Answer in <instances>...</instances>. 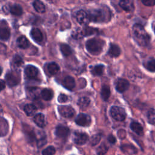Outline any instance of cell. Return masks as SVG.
<instances>
[{
  "label": "cell",
  "mask_w": 155,
  "mask_h": 155,
  "mask_svg": "<svg viewBox=\"0 0 155 155\" xmlns=\"http://www.w3.org/2000/svg\"><path fill=\"white\" fill-rule=\"evenodd\" d=\"M110 96V87L107 85H104L102 87L101 89V96L104 101H107Z\"/></svg>",
  "instance_id": "30"
},
{
  "label": "cell",
  "mask_w": 155,
  "mask_h": 155,
  "mask_svg": "<svg viewBox=\"0 0 155 155\" xmlns=\"http://www.w3.org/2000/svg\"><path fill=\"white\" fill-rule=\"evenodd\" d=\"M130 86L129 82L122 78L118 79L116 84V89L119 93H123L126 91Z\"/></svg>",
  "instance_id": "12"
},
{
  "label": "cell",
  "mask_w": 155,
  "mask_h": 155,
  "mask_svg": "<svg viewBox=\"0 0 155 155\" xmlns=\"http://www.w3.org/2000/svg\"><path fill=\"white\" fill-rule=\"evenodd\" d=\"M97 31L96 28H93L90 27H85L82 30V35L83 36H90L93 35Z\"/></svg>",
  "instance_id": "34"
},
{
  "label": "cell",
  "mask_w": 155,
  "mask_h": 155,
  "mask_svg": "<svg viewBox=\"0 0 155 155\" xmlns=\"http://www.w3.org/2000/svg\"><path fill=\"white\" fill-rule=\"evenodd\" d=\"M5 82L4 80L1 79V83H0V87H1V91L3 90L5 88Z\"/></svg>",
  "instance_id": "45"
},
{
  "label": "cell",
  "mask_w": 155,
  "mask_h": 155,
  "mask_svg": "<svg viewBox=\"0 0 155 155\" xmlns=\"http://www.w3.org/2000/svg\"><path fill=\"white\" fill-rule=\"evenodd\" d=\"M90 103V100L87 97H81L78 101V105L81 109L86 108Z\"/></svg>",
  "instance_id": "29"
},
{
  "label": "cell",
  "mask_w": 155,
  "mask_h": 155,
  "mask_svg": "<svg viewBox=\"0 0 155 155\" xmlns=\"http://www.w3.org/2000/svg\"><path fill=\"white\" fill-rule=\"evenodd\" d=\"M38 88H33L31 90H29V93H30V96H31V97H37L39 93L38 92Z\"/></svg>",
  "instance_id": "41"
},
{
  "label": "cell",
  "mask_w": 155,
  "mask_h": 155,
  "mask_svg": "<svg viewBox=\"0 0 155 155\" xmlns=\"http://www.w3.org/2000/svg\"><path fill=\"white\" fill-rule=\"evenodd\" d=\"M88 139V135L82 132H79V131H75L73 133L72 140L73 142L75 144L79 145H82L85 144L87 141Z\"/></svg>",
  "instance_id": "6"
},
{
  "label": "cell",
  "mask_w": 155,
  "mask_h": 155,
  "mask_svg": "<svg viewBox=\"0 0 155 155\" xmlns=\"http://www.w3.org/2000/svg\"><path fill=\"white\" fill-rule=\"evenodd\" d=\"M24 73L26 76L28 78H35L38 74V69L31 65H28L25 67Z\"/></svg>",
  "instance_id": "13"
},
{
  "label": "cell",
  "mask_w": 155,
  "mask_h": 155,
  "mask_svg": "<svg viewBox=\"0 0 155 155\" xmlns=\"http://www.w3.org/2000/svg\"><path fill=\"white\" fill-rule=\"evenodd\" d=\"M30 36L36 42H41L43 39V35L41 30L38 28H33L30 31Z\"/></svg>",
  "instance_id": "14"
},
{
  "label": "cell",
  "mask_w": 155,
  "mask_h": 155,
  "mask_svg": "<svg viewBox=\"0 0 155 155\" xmlns=\"http://www.w3.org/2000/svg\"><path fill=\"white\" fill-rule=\"evenodd\" d=\"M0 131H1V136H5L8 131V125L5 119L3 117H1V124H0Z\"/></svg>",
  "instance_id": "26"
},
{
  "label": "cell",
  "mask_w": 155,
  "mask_h": 155,
  "mask_svg": "<svg viewBox=\"0 0 155 155\" xmlns=\"http://www.w3.org/2000/svg\"><path fill=\"white\" fill-rule=\"evenodd\" d=\"M56 152V149L53 146H48L44 149L42 151V155H54Z\"/></svg>",
  "instance_id": "36"
},
{
  "label": "cell",
  "mask_w": 155,
  "mask_h": 155,
  "mask_svg": "<svg viewBox=\"0 0 155 155\" xmlns=\"http://www.w3.org/2000/svg\"><path fill=\"white\" fill-rule=\"evenodd\" d=\"M154 32H155V28H154Z\"/></svg>",
  "instance_id": "46"
},
{
  "label": "cell",
  "mask_w": 155,
  "mask_h": 155,
  "mask_svg": "<svg viewBox=\"0 0 155 155\" xmlns=\"http://www.w3.org/2000/svg\"><path fill=\"white\" fill-rule=\"evenodd\" d=\"M7 22L2 20L1 22V29H0V36L2 41H7L10 36V31L7 27Z\"/></svg>",
  "instance_id": "11"
},
{
  "label": "cell",
  "mask_w": 155,
  "mask_h": 155,
  "mask_svg": "<svg viewBox=\"0 0 155 155\" xmlns=\"http://www.w3.org/2000/svg\"><path fill=\"white\" fill-rule=\"evenodd\" d=\"M24 110L28 116H32L36 113L37 108L34 105L28 104L24 106Z\"/></svg>",
  "instance_id": "23"
},
{
  "label": "cell",
  "mask_w": 155,
  "mask_h": 155,
  "mask_svg": "<svg viewBox=\"0 0 155 155\" xmlns=\"http://www.w3.org/2000/svg\"><path fill=\"white\" fill-rule=\"evenodd\" d=\"M60 50L63 55L65 56H68L70 55L72 53L71 47L66 44H61L60 45Z\"/></svg>",
  "instance_id": "31"
},
{
  "label": "cell",
  "mask_w": 155,
  "mask_h": 155,
  "mask_svg": "<svg viewBox=\"0 0 155 155\" xmlns=\"http://www.w3.org/2000/svg\"><path fill=\"white\" fill-rule=\"evenodd\" d=\"M5 80L9 87H13L19 84L20 76L18 71H12L8 72L5 75Z\"/></svg>",
  "instance_id": "5"
},
{
  "label": "cell",
  "mask_w": 155,
  "mask_h": 155,
  "mask_svg": "<svg viewBox=\"0 0 155 155\" xmlns=\"http://www.w3.org/2000/svg\"><path fill=\"white\" fill-rule=\"evenodd\" d=\"M34 122L39 127L43 128L45 127V117L42 113L36 114L33 118Z\"/></svg>",
  "instance_id": "19"
},
{
  "label": "cell",
  "mask_w": 155,
  "mask_h": 155,
  "mask_svg": "<svg viewBox=\"0 0 155 155\" xmlns=\"http://www.w3.org/2000/svg\"><path fill=\"white\" fill-rule=\"evenodd\" d=\"M133 34L135 41L138 44L142 46H145L149 44L150 37L140 24H136L133 25Z\"/></svg>",
  "instance_id": "1"
},
{
  "label": "cell",
  "mask_w": 155,
  "mask_h": 155,
  "mask_svg": "<svg viewBox=\"0 0 155 155\" xmlns=\"http://www.w3.org/2000/svg\"><path fill=\"white\" fill-rule=\"evenodd\" d=\"M130 128L138 135L141 136L143 134V127L137 122H132L130 124Z\"/></svg>",
  "instance_id": "20"
},
{
  "label": "cell",
  "mask_w": 155,
  "mask_h": 155,
  "mask_svg": "<svg viewBox=\"0 0 155 155\" xmlns=\"http://www.w3.org/2000/svg\"><path fill=\"white\" fill-rule=\"evenodd\" d=\"M37 147L38 148H41L42 147H43L44 145H45L47 143V138H46V136L44 134L43 135H42L41 136H40V137L37 140Z\"/></svg>",
  "instance_id": "40"
},
{
  "label": "cell",
  "mask_w": 155,
  "mask_h": 155,
  "mask_svg": "<svg viewBox=\"0 0 155 155\" xmlns=\"http://www.w3.org/2000/svg\"><path fill=\"white\" fill-rule=\"evenodd\" d=\"M147 119L150 124H155V109L151 108L148 111Z\"/></svg>",
  "instance_id": "33"
},
{
  "label": "cell",
  "mask_w": 155,
  "mask_h": 155,
  "mask_svg": "<svg viewBox=\"0 0 155 155\" xmlns=\"http://www.w3.org/2000/svg\"><path fill=\"white\" fill-rule=\"evenodd\" d=\"M89 17L90 21L96 22H101L106 20V13L102 9L93 10L89 12Z\"/></svg>",
  "instance_id": "3"
},
{
  "label": "cell",
  "mask_w": 155,
  "mask_h": 155,
  "mask_svg": "<svg viewBox=\"0 0 155 155\" xmlns=\"http://www.w3.org/2000/svg\"><path fill=\"white\" fill-rule=\"evenodd\" d=\"M75 122L76 124L79 126L87 127L91 124V119L89 115L84 113H80L76 116Z\"/></svg>",
  "instance_id": "7"
},
{
  "label": "cell",
  "mask_w": 155,
  "mask_h": 155,
  "mask_svg": "<svg viewBox=\"0 0 155 155\" xmlns=\"http://www.w3.org/2000/svg\"><path fill=\"white\" fill-rule=\"evenodd\" d=\"M104 66L102 64L96 65L92 70V74L95 76H101L103 73Z\"/></svg>",
  "instance_id": "32"
},
{
  "label": "cell",
  "mask_w": 155,
  "mask_h": 155,
  "mask_svg": "<svg viewBox=\"0 0 155 155\" xmlns=\"http://www.w3.org/2000/svg\"><path fill=\"white\" fill-rule=\"evenodd\" d=\"M107 140L110 143H112V144H114L115 143L116 141V137L112 135V134H110L108 137H107Z\"/></svg>",
  "instance_id": "44"
},
{
  "label": "cell",
  "mask_w": 155,
  "mask_h": 155,
  "mask_svg": "<svg viewBox=\"0 0 155 155\" xmlns=\"http://www.w3.org/2000/svg\"><path fill=\"white\" fill-rule=\"evenodd\" d=\"M47 71L51 75H54L59 71V65L55 62H50L47 65Z\"/></svg>",
  "instance_id": "24"
},
{
  "label": "cell",
  "mask_w": 155,
  "mask_h": 155,
  "mask_svg": "<svg viewBox=\"0 0 155 155\" xmlns=\"http://www.w3.org/2000/svg\"><path fill=\"white\" fill-rule=\"evenodd\" d=\"M104 41L100 39L93 38L89 39L86 42L87 50L91 54H99L102 50Z\"/></svg>",
  "instance_id": "2"
},
{
  "label": "cell",
  "mask_w": 155,
  "mask_h": 155,
  "mask_svg": "<svg viewBox=\"0 0 155 155\" xmlns=\"http://www.w3.org/2000/svg\"><path fill=\"white\" fill-rule=\"evenodd\" d=\"M54 133L58 137L64 139L68 136L70 133V130L66 126H64L62 125H59L56 127Z\"/></svg>",
  "instance_id": "10"
},
{
  "label": "cell",
  "mask_w": 155,
  "mask_h": 155,
  "mask_svg": "<svg viewBox=\"0 0 155 155\" xmlns=\"http://www.w3.org/2000/svg\"><path fill=\"white\" fill-rule=\"evenodd\" d=\"M62 85L64 87H65L68 90H71L74 88L76 83H75V81L73 77H71L70 76H66L64 79V80L62 81Z\"/></svg>",
  "instance_id": "15"
},
{
  "label": "cell",
  "mask_w": 155,
  "mask_h": 155,
  "mask_svg": "<svg viewBox=\"0 0 155 155\" xmlns=\"http://www.w3.org/2000/svg\"><path fill=\"white\" fill-rule=\"evenodd\" d=\"M16 44L17 45L22 48V49H25L28 47L29 46V41L27 39V38L24 36H21L18 38L16 40Z\"/></svg>",
  "instance_id": "18"
},
{
  "label": "cell",
  "mask_w": 155,
  "mask_h": 155,
  "mask_svg": "<svg viewBox=\"0 0 155 155\" xmlns=\"http://www.w3.org/2000/svg\"><path fill=\"white\" fill-rule=\"evenodd\" d=\"M33 6L35 10L39 13H44L45 11V7L44 4L40 1H35L33 2Z\"/></svg>",
  "instance_id": "27"
},
{
  "label": "cell",
  "mask_w": 155,
  "mask_h": 155,
  "mask_svg": "<svg viewBox=\"0 0 155 155\" xmlns=\"http://www.w3.org/2000/svg\"><path fill=\"white\" fill-rule=\"evenodd\" d=\"M120 7L127 12H131L134 10V2L131 0H122L119 2Z\"/></svg>",
  "instance_id": "16"
},
{
  "label": "cell",
  "mask_w": 155,
  "mask_h": 155,
  "mask_svg": "<svg viewBox=\"0 0 155 155\" xmlns=\"http://www.w3.org/2000/svg\"><path fill=\"white\" fill-rule=\"evenodd\" d=\"M142 2L147 6H153L155 4V0H142Z\"/></svg>",
  "instance_id": "43"
},
{
  "label": "cell",
  "mask_w": 155,
  "mask_h": 155,
  "mask_svg": "<svg viewBox=\"0 0 155 155\" xmlns=\"http://www.w3.org/2000/svg\"><path fill=\"white\" fill-rule=\"evenodd\" d=\"M68 99V97L65 94H60L58 97V101L60 103L66 102Z\"/></svg>",
  "instance_id": "42"
},
{
  "label": "cell",
  "mask_w": 155,
  "mask_h": 155,
  "mask_svg": "<svg viewBox=\"0 0 155 155\" xmlns=\"http://www.w3.org/2000/svg\"><path fill=\"white\" fill-rule=\"evenodd\" d=\"M59 114L66 118L72 117L74 113V110L70 105H61L58 108Z\"/></svg>",
  "instance_id": "8"
},
{
  "label": "cell",
  "mask_w": 155,
  "mask_h": 155,
  "mask_svg": "<svg viewBox=\"0 0 155 155\" xmlns=\"http://www.w3.org/2000/svg\"><path fill=\"white\" fill-rule=\"evenodd\" d=\"M108 151V147L104 143H102L96 150V153L97 155H105Z\"/></svg>",
  "instance_id": "35"
},
{
  "label": "cell",
  "mask_w": 155,
  "mask_h": 155,
  "mask_svg": "<svg viewBox=\"0 0 155 155\" xmlns=\"http://www.w3.org/2000/svg\"><path fill=\"white\" fill-rule=\"evenodd\" d=\"M76 18L77 21L82 25L87 24L90 21L89 15L84 10H80L76 13Z\"/></svg>",
  "instance_id": "9"
},
{
  "label": "cell",
  "mask_w": 155,
  "mask_h": 155,
  "mask_svg": "<svg viewBox=\"0 0 155 155\" xmlns=\"http://www.w3.org/2000/svg\"><path fill=\"white\" fill-rule=\"evenodd\" d=\"M145 67L147 69H148L149 71L154 72L155 71V60L154 59H150L145 64Z\"/></svg>",
  "instance_id": "38"
},
{
  "label": "cell",
  "mask_w": 155,
  "mask_h": 155,
  "mask_svg": "<svg viewBox=\"0 0 155 155\" xmlns=\"http://www.w3.org/2000/svg\"><path fill=\"white\" fill-rule=\"evenodd\" d=\"M120 149L124 153L129 154H133L137 153L136 148L131 145H124L120 147Z\"/></svg>",
  "instance_id": "28"
},
{
  "label": "cell",
  "mask_w": 155,
  "mask_h": 155,
  "mask_svg": "<svg viewBox=\"0 0 155 155\" xmlns=\"http://www.w3.org/2000/svg\"><path fill=\"white\" fill-rule=\"evenodd\" d=\"M110 114L111 117L117 121H123L126 117L125 110L120 107L113 106L110 108Z\"/></svg>",
  "instance_id": "4"
},
{
  "label": "cell",
  "mask_w": 155,
  "mask_h": 155,
  "mask_svg": "<svg viewBox=\"0 0 155 155\" xmlns=\"http://www.w3.org/2000/svg\"><path fill=\"white\" fill-rule=\"evenodd\" d=\"M42 98L45 101H50L53 96V92L49 88H44L41 92Z\"/></svg>",
  "instance_id": "22"
},
{
  "label": "cell",
  "mask_w": 155,
  "mask_h": 155,
  "mask_svg": "<svg viewBox=\"0 0 155 155\" xmlns=\"http://www.w3.org/2000/svg\"><path fill=\"white\" fill-rule=\"evenodd\" d=\"M101 137H102V135L101 133H98V134H96L93 135L91 138V140H90L91 144L93 146L97 145L100 142V140L101 139Z\"/></svg>",
  "instance_id": "39"
},
{
  "label": "cell",
  "mask_w": 155,
  "mask_h": 155,
  "mask_svg": "<svg viewBox=\"0 0 155 155\" xmlns=\"http://www.w3.org/2000/svg\"><path fill=\"white\" fill-rule=\"evenodd\" d=\"M10 12L15 16H21L22 13V8L19 4H15L10 7Z\"/></svg>",
  "instance_id": "21"
},
{
  "label": "cell",
  "mask_w": 155,
  "mask_h": 155,
  "mask_svg": "<svg viewBox=\"0 0 155 155\" xmlns=\"http://www.w3.org/2000/svg\"><path fill=\"white\" fill-rule=\"evenodd\" d=\"M12 64L14 67L15 70L18 71V69H19V68H21V67L23 65V61L19 55H15L13 59Z\"/></svg>",
  "instance_id": "25"
},
{
  "label": "cell",
  "mask_w": 155,
  "mask_h": 155,
  "mask_svg": "<svg viewBox=\"0 0 155 155\" xmlns=\"http://www.w3.org/2000/svg\"><path fill=\"white\" fill-rule=\"evenodd\" d=\"M25 134L28 142L32 143L36 140V135L33 130H28L25 131Z\"/></svg>",
  "instance_id": "37"
},
{
  "label": "cell",
  "mask_w": 155,
  "mask_h": 155,
  "mask_svg": "<svg viewBox=\"0 0 155 155\" xmlns=\"http://www.w3.org/2000/svg\"><path fill=\"white\" fill-rule=\"evenodd\" d=\"M108 54L110 56L113 58L117 57L120 54V49L117 45L111 44L108 51Z\"/></svg>",
  "instance_id": "17"
}]
</instances>
